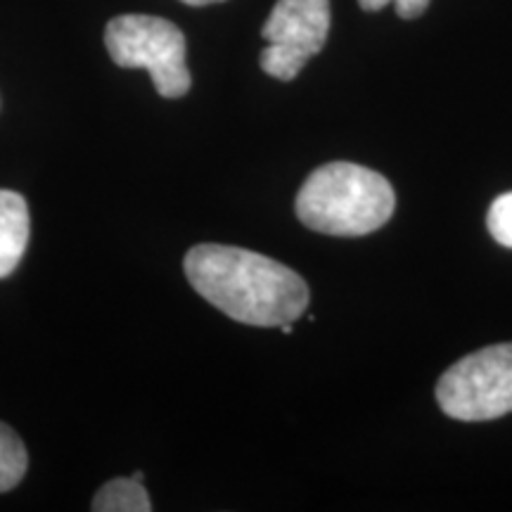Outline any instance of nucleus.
<instances>
[{
    "label": "nucleus",
    "instance_id": "obj_1",
    "mask_svg": "<svg viewBox=\"0 0 512 512\" xmlns=\"http://www.w3.org/2000/svg\"><path fill=\"white\" fill-rule=\"evenodd\" d=\"M183 268L195 292L238 323L283 328L309 306L302 275L249 249L197 245L185 254Z\"/></svg>",
    "mask_w": 512,
    "mask_h": 512
},
{
    "label": "nucleus",
    "instance_id": "obj_2",
    "mask_svg": "<svg viewBox=\"0 0 512 512\" xmlns=\"http://www.w3.org/2000/svg\"><path fill=\"white\" fill-rule=\"evenodd\" d=\"M297 219L306 228L337 238H361L392 219V183L351 162H330L306 178L297 195Z\"/></svg>",
    "mask_w": 512,
    "mask_h": 512
},
{
    "label": "nucleus",
    "instance_id": "obj_3",
    "mask_svg": "<svg viewBox=\"0 0 512 512\" xmlns=\"http://www.w3.org/2000/svg\"><path fill=\"white\" fill-rule=\"evenodd\" d=\"M107 53L119 67L145 69L162 98H183L190 91L188 43L174 22L152 15L114 17L105 29Z\"/></svg>",
    "mask_w": 512,
    "mask_h": 512
},
{
    "label": "nucleus",
    "instance_id": "obj_4",
    "mask_svg": "<svg viewBox=\"0 0 512 512\" xmlns=\"http://www.w3.org/2000/svg\"><path fill=\"white\" fill-rule=\"evenodd\" d=\"M437 401L448 418L496 420L512 413V342L460 358L437 382Z\"/></svg>",
    "mask_w": 512,
    "mask_h": 512
},
{
    "label": "nucleus",
    "instance_id": "obj_5",
    "mask_svg": "<svg viewBox=\"0 0 512 512\" xmlns=\"http://www.w3.org/2000/svg\"><path fill=\"white\" fill-rule=\"evenodd\" d=\"M328 34L330 0H278L261 29L268 43L261 69L278 81H292L323 50Z\"/></svg>",
    "mask_w": 512,
    "mask_h": 512
},
{
    "label": "nucleus",
    "instance_id": "obj_6",
    "mask_svg": "<svg viewBox=\"0 0 512 512\" xmlns=\"http://www.w3.org/2000/svg\"><path fill=\"white\" fill-rule=\"evenodd\" d=\"M29 207L19 192L0 190V278H8L29 245Z\"/></svg>",
    "mask_w": 512,
    "mask_h": 512
},
{
    "label": "nucleus",
    "instance_id": "obj_7",
    "mask_svg": "<svg viewBox=\"0 0 512 512\" xmlns=\"http://www.w3.org/2000/svg\"><path fill=\"white\" fill-rule=\"evenodd\" d=\"M91 508L95 512H150L152 503L143 482L133 477H119L102 486Z\"/></svg>",
    "mask_w": 512,
    "mask_h": 512
},
{
    "label": "nucleus",
    "instance_id": "obj_8",
    "mask_svg": "<svg viewBox=\"0 0 512 512\" xmlns=\"http://www.w3.org/2000/svg\"><path fill=\"white\" fill-rule=\"evenodd\" d=\"M29 456L22 439L17 437L12 427L0 422V494L15 489L27 475Z\"/></svg>",
    "mask_w": 512,
    "mask_h": 512
},
{
    "label": "nucleus",
    "instance_id": "obj_9",
    "mask_svg": "<svg viewBox=\"0 0 512 512\" xmlns=\"http://www.w3.org/2000/svg\"><path fill=\"white\" fill-rule=\"evenodd\" d=\"M486 226H489L491 238L498 245L512 249V192L496 197L494 204L489 207V216H486Z\"/></svg>",
    "mask_w": 512,
    "mask_h": 512
},
{
    "label": "nucleus",
    "instance_id": "obj_10",
    "mask_svg": "<svg viewBox=\"0 0 512 512\" xmlns=\"http://www.w3.org/2000/svg\"><path fill=\"white\" fill-rule=\"evenodd\" d=\"M358 3H361V8H363V10H368V12H377V10H384V8H387V5H392L394 0H358Z\"/></svg>",
    "mask_w": 512,
    "mask_h": 512
},
{
    "label": "nucleus",
    "instance_id": "obj_11",
    "mask_svg": "<svg viewBox=\"0 0 512 512\" xmlns=\"http://www.w3.org/2000/svg\"><path fill=\"white\" fill-rule=\"evenodd\" d=\"M185 5H192V8H204V5H214V3H223V0H181Z\"/></svg>",
    "mask_w": 512,
    "mask_h": 512
}]
</instances>
